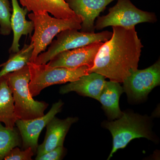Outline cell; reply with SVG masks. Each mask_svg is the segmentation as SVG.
I'll use <instances>...</instances> for the list:
<instances>
[{
  "instance_id": "cell-12",
  "label": "cell",
  "mask_w": 160,
  "mask_h": 160,
  "mask_svg": "<svg viewBox=\"0 0 160 160\" xmlns=\"http://www.w3.org/2000/svg\"><path fill=\"white\" fill-rule=\"evenodd\" d=\"M78 120L77 118L69 117L65 119H60L55 117L52 118L46 126V137L43 142L38 146L37 157L58 146H63L65 137L70 126Z\"/></svg>"
},
{
  "instance_id": "cell-2",
  "label": "cell",
  "mask_w": 160,
  "mask_h": 160,
  "mask_svg": "<svg viewBox=\"0 0 160 160\" xmlns=\"http://www.w3.org/2000/svg\"><path fill=\"white\" fill-rule=\"evenodd\" d=\"M12 91L15 112L18 119L29 120L44 115L48 104L33 99L28 85L30 80L29 66L4 75Z\"/></svg>"
},
{
  "instance_id": "cell-7",
  "label": "cell",
  "mask_w": 160,
  "mask_h": 160,
  "mask_svg": "<svg viewBox=\"0 0 160 160\" xmlns=\"http://www.w3.org/2000/svg\"><path fill=\"white\" fill-rule=\"evenodd\" d=\"M113 139V146L108 160L118 150L124 149L132 140L143 138L151 140L150 130L144 119L133 114L123 112L118 120L104 123Z\"/></svg>"
},
{
  "instance_id": "cell-20",
  "label": "cell",
  "mask_w": 160,
  "mask_h": 160,
  "mask_svg": "<svg viewBox=\"0 0 160 160\" xmlns=\"http://www.w3.org/2000/svg\"><path fill=\"white\" fill-rule=\"evenodd\" d=\"M11 11L12 9L9 0H0V33L3 35L11 33Z\"/></svg>"
},
{
  "instance_id": "cell-19",
  "label": "cell",
  "mask_w": 160,
  "mask_h": 160,
  "mask_svg": "<svg viewBox=\"0 0 160 160\" xmlns=\"http://www.w3.org/2000/svg\"><path fill=\"white\" fill-rule=\"evenodd\" d=\"M21 140L19 132L15 127L9 129L3 126L0 122V160L4 159L15 147L21 146Z\"/></svg>"
},
{
  "instance_id": "cell-11",
  "label": "cell",
  "mask_w": 160,
  "mask_h": 160,
  "mask_svg": "<svg viewBox=\"0 0 160 160\" xmlns=\"http://www.w3.org/2000/svg\"><path fill=\"white\" fill-rule=\"evenodd\" d=\"M76 15L82 18L81 32L94 33V21L114 0H65Z\"/></svg>"
},
{
  "instance_id": "cell-16",
  "label": "cell",
  "mask_w": 160,
  "mask_h": 160,
  "mask_svg": "<svg viewBox=\"0 0 160 160\" xmlns=\"http://www.w3.org/2000/svg\"><path fill=\"white\" fill-rule=\"evenodd\" d=\"M119 83L114 81H106L98 100L112 119L119 118L123 114L120 110L119 102L124 90Z\"/></svg>"
},
{
  "instance_id": "cell-8",
  "label": "cell",
  "mask_w": 160,
  "mask_h": 160,
  "mask_svg": "<svg viewBox=\"0 0 160 160\" xmlns=\"http://www.w3.org/2000/svg\"><path fill=\"white\" fill-rule=\"evenodd\" d=\"M123 89L132 99L140 100L146 98L156 86L160 83V61L142 70H136L124 80Z\"/></svg>"
},
{
  "instance_id": "cell-23",
  "label": "cell",
  "mask_w": 160,
  "mask_h": 160,
  "mask_svg": "<svg viewBox=\"0 0 160 160\" xmlns=\"http://www.w3.org/2000/svg\"><path fill=\"white\" fill-rule=\"evenodd\" d=\"M4 64H5V63H3V64H1V65H0V67H2V66H3L4 65Z\"/></svg>"
},
{
  "instance_id": "cell-3",
  "label": "cell",
  "mask_w": 160,
  "mask_h": 160,
  "mask_svg": "<svg viewBox=\"0 0 160 160\" xmlns=\"http://www.w3.org/2000/svg\"><path fill=\"white\" fill-rule=\"evenodd\" d=\"M28 17L34 23V34L31 38L34 48L31 62H34L38 55L46 50L59 32L67 29L80 30L82 22L79 16L71 18L60 19L51 17L47 12H32L28 15Z\"/></svg>"
},
{
  "instance_id": "cell-6",
  "label": "cell",
  "mask_w": 160,
  "mask_h": 160,
  "mask_svg": "<svg viewBox=\"0 0 160 160\" xmlns=\"http://www.w3.org/2000/svg\"><path fill=\"white\" fill-rule=\"evenodd\" d=\"M157 21L154 12L139 9L130 0H118L117 4L109 9L108 14L98 17L95 28L98 30L109 26L131 29L140 23H154Z\"/></svg>"
},
{
  "instance_id": "cell-22",
  "label": "cell",
  "mask_w": 160,
  "mask_h": 160,
  "mask_svg": "<svg viewBox=\"0 0 160 160\" xmlns=\"http://www.w3.org/2000/svg\"><path fill=\"white\" fill-rule=\"evenodd\" d=\"M64 152L63 146H58L41 156L36 158L37 160H59L62 159Z\"/></svg>"
},
{
  "instance_id": "cell-14",
  "label": "cell",
  "mask_w": 160,
  "mask_h": 160,
  "mask_svg": "<svg viewBox=\"0 0 160 160\" xmlns=\"http://www.w3.org/2000/svg\"><path fill=\"white\" fill-rule=\"evenodd\" d=\"M12 14L10 18L12 30L13 39L9 52L16 53L20 50L19 41L22 35L31 34L34 30V23L32 21L26 20V15L29 12L25 7H21L18 0H11Z\"/></svg>"
},
{
  "instance_id": "cell-13",
  "label": "cell",
  "mask_w": 160,
  "mask_h": 160,
  "mask_svg": "<svg viewBox=\"0 0 160 160\" xmlns=\"http://www.w3.org/2000/svg\"><path fill=\"white\" fill-rule=\"evenodd\" d=\"M105 78L102 75L95 72L87 73L78 80L62 86L60 89V93L64 94L70 92H76L84 96L98 100L100 93L106 83Z\"/></svg>"
},
{
  "instance_id": "cell-10",
  "label": "cell",
  "mask_w": 160,
  "mask_h": 160,
  "mask_svg": "<svg viewBox=\"0 0 160 160\" xmlns=\"http://www.w3.org/2000/svg\"><path fill=\"white\" fill-rule=\"evenodd\" d=\"M103 43H93L83 47L62 52L46 64L53 67L76 69L81 66H87L90 69L93 66L97 54Z\"/></svg>"
},
{
  "instance_id": "cell-4",
  "label": "cell",
  "mask_w": 160,
  "mask_h": 160,
  "mask_svg": "<svg viewBox=\"0 0 160 160\" xmlns=\"http://www.w3.org/2000/svg\"><path fill=\"white\" fill-rule=\"evenodd\" d=\"M28 65L30 74L28 87L32 97L38 95L46 87L73 82L82 76L89 73V67L87 66L69 69L51 67L47 64L37 65L31 62L28 63Z\"/></svg>"
},
{
  "instance_id": "cell-9",
  "label": "cell",
  "mask_w": 160,
  "mask_h": 160,
  "mask_svg": "<svg viewBox=\"0 0 160 160\" xmlns=\"http://www.w3.org/2000/svg\"><path fill=\"white\" fill-rule=\"evenodd\" d=\"M63 103L61 100L52 105L48 113L41 117L29 120L18 119L16 122L22 140L23 149L31 148L34 153L37 152L38 140L41 132L49 121L62 110Z\"/></svg>"
},
{
  "instance_id": "cell-1",
  "label": "cell",
  "mask_w": 160,
  "mask_h": 160,
  "mask_svg": "<svg viewBox=\"0 0 160 160\" xmlns=\"http://www.w3.org/2000/svg\"><path fill=\"white\" fill-rule=\"evenodd\" d=\"M112 29L111 38L103 43L88 73L97 72L110 81L123 83L137 70L143 46L135 27Z\"/></svg>"
},
{
  "instance_id": "cell-21",
  "label": "cell",
  "mask_w": 160,
  "mask_h": 160,
  "mask_svg": "<svg viewBox=\"0 0 160 160\" xmlns=\"http://www.w3.org/2000/svg\"><path fill=\"white\" fill-rule=\"evenodd\" d=\"M34 153L31 148L21 150L15 147L6 154L4 159L6 160H31Z\"/></svg>"
},
{
  "instance_id": "cell-15",
  "label": "cell",
  "mask_w": 160,
  "mask_h": 160,
  "mask_svg": "<svg viewBox=\"0 0 160 160\" xmlns=\"http://www.w3.org/2000/svg\"><path fill=\"white\" fill-rule=\"evenodd\" d=\"M20 4L33 13L47 12L55 18L69 19L76 17L74 12L65 0H19Z\"/></svg>"
},
{
  "instance_id": "cell-18",
  "label": "cell",
  "mask_w": 160,
  "mask_h": 160,
  "mask_svg": "<svg viewBox=\"0 0 160 160\" xmlns=\"http://www.w3.org/2000/svg\"><path fill=\"white\" fill-rule=\"evenodd\" d=\"M33 44H25L22 49L16 53H12L9 60L5 63L0 71V78L5 75L22 69L30 62L33 52Z\"/></svg>"
},
{
  "instance_id": "cell-17",
  "label": "cell",
  "mask_w": 160,
  "mask_h": 160,
  "mask_svg": "<svg viewBox=\"0 0 160 160\" xmlns=\"http://www.w3.org/2000/svg\"><path fill=\"white\" fill-rule=\"evenodd\" d=\"M17 120L12 91L3 76L0 78V122L5 123L7 128L12 129Z\"/></svg>"
},
{
  "instance_id": "cell-5",
  "label": "cell",
  "mask_w": 160,
  "mask_h": 160,
  "mask_svg": "<svg viewBox=\"0 0 160 160\" xmlns=\"http://www.w3.org/2000/svg\"><path fill=\"white\" fill-rule=\"evenodd\" d=\"M76 29H67L57 35V39L52 41L48 50L39 54L35 60L37 65L45 64L62 52L80 48L92 43L105 42L112 36V32L104 31L98 33L79 32Z\"/></svg>"
}]
</instances>
